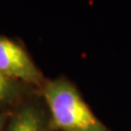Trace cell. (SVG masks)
Listing matches in <instances>:
<instances>
[{
  "label": "cell",
  "mask_w": 131,
  "mask_h": 131,
  "mask_svg": "<svg viewBox=\"0 0 131 131\" xmlns=\"http://www.w3.org/2000/svg\"><path fill=\"white\" fill-rule=\"evenodd\" d=\"M43 94L53 126L61 131H111L95 117L75 85L65 78L49 81Z\"/></svg>",
  "instance_id": "6da1fadb"
},
{
  "label": "cell",
  "mask_w": 131,
  "mask_h": 131,
  "mask_svg": "<svg viewBox=\"0 0 131 131\" xmlns=\"http://www.w3.org/2000/svg\"><path fill=\"white\" fill-rule=\"evenodd\" d=\"M0 73L17 82L41 85L43 76L19 44L0 36Z\"/></svg>",
  "instance_id": "7a4b0ae2"
},
{
  "label": "cell",
  "mask_w": 131,
  "mask_h": 131,
  "mask_svg": "<svg viewBox=\"0 0 131 131\" xmlns=\"http://www.w3.org/2000/svg\"><path fill=\"white\" fill-rule=\"evenodd\" d=\"M6 131H45L42 112L34 105L20 108L10 119Z\"/></svg>",
  "instance_id": "3957f363"
},
{
  "label": "cell",
  "mask_w": 131,
  "mask_h": 131,
  "mask_svg": "<svg viewBox=\"0 0 131 131\" xmlns=\"http://www.w3.org/2000/svg\"><path fill=\"white\" fill-rule=\"evenodd\" d=\"M19 94V86L17 81L7 78L0 73V108L12 103Z\"/></svg>",
  "instance_id": "277c9868"
},
{
  "label": "cell",
  "mask_w": 131,
  "mask_h": 131,
  "mask_svg": "<svg viewBox=\"0 0 131 131\" xmlns=\"http://www.w3.org/2000/svg\"><path fill=\"white\" fill-rule=\"evenodd\" d=\"M6 123V114L0 111V131H4Z\"/></svg>",
  "instance_id": "5b68a950"
}]
</instances>
